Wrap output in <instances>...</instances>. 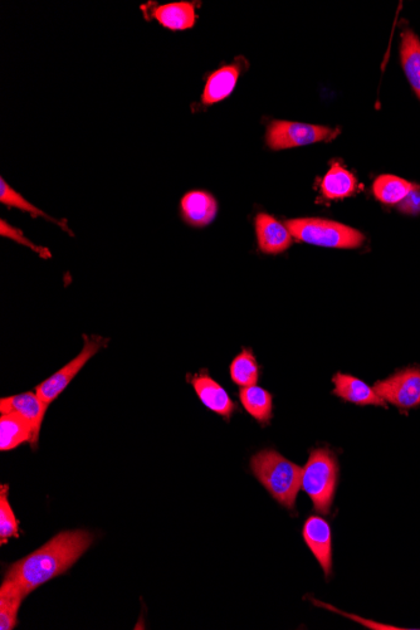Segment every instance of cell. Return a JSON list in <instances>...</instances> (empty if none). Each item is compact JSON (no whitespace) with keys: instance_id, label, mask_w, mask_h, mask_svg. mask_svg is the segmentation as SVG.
Returning a JSON list of instances; mask_svg holds the SVG:
<instances>
[{"instance_id":"1","label":"cell","mask_w":420,"mask_h":630,"mask_svg":"<svg viewBox=\"0 0 420 630\" xmlns=\"http://www.w3.org/2000/svg\"><path fill=\"white\" fill-rule=\"evenodd\" d=\"M92 542L94 535L89 531H63L42 548L9 566L3 583L14 586L27 597L39 586L70 570Z\"/></svg>"},{"instance_id":"2","label":"cell","mask_w":420,"mask_h":630,"mask_svg":"<svg viewBox=\"0 0 420 630\" xmlns=\"http://www.w3.org/2000/svg\"><path fill=\"white\" fill-rule=\"evenodd\" d=\"M251 470L278 503L288 510L295 509L297 493L301 490L300 466L273 449H265L252 457Z\"/></svg>"},{"instance_id":"3","label":"cell","mask_w":420,"mask_h":630,"mask_svg":"<svg viewBox=\"0 0 420 630\" xmlns=\"http://www.w3.org/2000/svg\"><path fill=\"white\" fill-rule=\"evenodd\" d=\"M338 480L339 465L335 454L326 448L312 449L309 461L302 468L301 488L319 514H330Z\"/></svg>"},{"instance_id":"4","label":"cell","mask_w":420,"mask_h":630,"mask_svg":"<svg viewBox=\"0 0 420 630\" xmlns=\"http://www.w3.org/2000/svg\"><path fill=\"white\" fill-rule=\"evenodd\" d=\"M285 224L290 229L292 237L312 246L354 249L361 247L365 241L364 234L358 229L327 219L296 218Z\"/></svg>"},{"instance_id":"5","label":"cell","mask_w":420,"mask_h":630,"mask_svg":"<svg viewBox=\"0 0 420 630\" xmlns=\"http://www.w3.org/2000/svg\"><path fill=\"white\" fill-rule=\"evenodd\" d=\"M340 129L302 124V122L275 120L268 124L266 141L272 150L299 148L315 143H327L338 138Z\"/></svg>"},{"instance_id":"6","label":"cell","mask_w":420,"mask_h":630,"mask_svg":"<svg viewBox=\"0 0 420 630\" xmlns=\"http://www.w3.org/2000/svg\"><path fill=\"white\" fill-rule=\"evenodd\" d=\"M109 343L110 340L102 338V336L83 335V348L81 353L36 388V393L41 397L43 402H46L48 405L55 402L63 393V390L68 387V384L72 382L73 378L80 373L83 366L89 363L101 349L106 348Z\"/></svg>"},{"instance_id":"7","label":"cell","mask_w":420,"mask_h":630,"mask_svg":"<svg viewBox=\"0 0 420 630\" xmlns=\"http://www.w3.org/2000/svg\"><path fill=\"white\" fill-rule=\"evenodd\" d=\"M374 389L384 402H389L395 407L417 408L420 405V369L400 370L390 378L376 383Z\"/></svg>"},{"instance_id":"8","label":"cell","mask_w":420,"mask_h":630,"mask_svg":"<svg viewBox=\"0 0 420 630\" xmlns=\"http://www.w3.org/2000/svg\"><path fill=\"white\" fill-rule=\"evenodd\" d=\"M48 405L43 402L37 393L27 392L13 395V397L2 398L0 400V413H18L27 419L33 427L34 436L31 442L33 449H36L39 442L43 419L46 417Z\"/></svg>"},{"instance_id":"9","label":"cell","mask_w":420,"mask_h":630,"mask_svg":"<svg viewBox=\"0 0 420 630\" xmlns=\"http://www.w3.org/2000/svg\"><path fill=\"white\" fill-rule=\"evenodd\" d=\"M306 545L314 554L317 563L324 570L326 578L332 573V537L331 527L324 517L311 516L302 530Z\"/></svg>"},{"instance_id":"10","label":"cell","mask_w":420,"mask_h":630,"mask_svg":"<svg viewBox=\"0 0 420 630\" xmlns=\"http://www.w3.org/2000/svg\"><path fill=\"white\" fill-rule=\"evenodd\" d=\"M256 234L258 248L265 255H280V253L287 251L292 244L290 229L270 214H257Z\"/></svg>"},{"instance_id":"11","label":"cell","mask_w":420,"mask_h":630,"mask_svg":"<svg viewBox=\"0 0 420 630\" xmlns=\"http://www.w3.org/2000/svg\"><path fill=\"white\" fill-rule=\"evenodd\" d=\"M188 382L192 383L200 402L212 412L231 418L236 404L221 384L210 378L208 374L188 375Z\"/></svg>"},{"instance_id":"12","label":"cell","mask_w":420,"mask_h":630,"mask_svg":"<svg viewBox=\"0 0 420 630\" xmlns=\"http://www.w3.org/2000/svg\"><path fill=\"white\" fill-rule=\"evenodd\" d=\"M182 217L189 226L203 228L214 221L218 213V203L212 194L194 190L184 195L180 202Z\"/></svg>"},{"instance_id":"13","label":"cell","mask_w":420,"mask_h":630,"mask_svg":"<svg viewBox=\"0 0 420 630\" xmlns=\"http://www.w3.org/2000/svg\"><path fill=\"white\" fill-rule=\"evenodd\" d=\"M335 384L334 394L346 402L356 405H376V407H385V402L375 392L374 388H370L363 380L355 378L353 375L338 373L332 379Z\"/></svg>"},{"instance_id":"14","label":"cell","mask_w":420,"mask_h":630,"mask_svg":"<svg viewBox=\"0 0 420 630\" xmlns=\"http://www.w3.org/2000/svg\"><path fill=\"white\" fill-rule=\"evenodd\" d=\"M239 76H241V63L238 62L213 72L205 83L202 104L212 106L227 99L236 87Z\"/></svg>"},{"instance_id":"15","label":"cell","mask_w":420,"mask_h":630,"mask_svg":"<svg viewBox=\"0 0 420 630\" xmlns=\"http://www.w3.org/2000/svg\"><path fill=\"white\" fill-rule=\"evenodd\" d=\"M151 18L156 19L161 26L170 31H187L197 22V11L190 2H175L158 6L150 12Z\"/></svg>"},{"instance_id":"16","label":"cell","mask_w":420,"mask_h":630,"mask_svg":"<svg viewBox=\"0 0 420 630\" xmlns=\"http://www.w3.org/2000/svg\"><path fill=\"white\" fill-rule=\"evenodd\" d=\"M33 436L31 423L21 414L6 413L0 417V451H12L23 443H31Z\"/></svg>"},{"instance_id":"17","label":"cell","mask_w":420,"mask_h":630,"mask_svg":"<svg viewBox=\"0 0 420 630\" xmlns=\"http://www.w3.org/2000/svg\"><path fill=\"white\" fill-rule=\"evenodd\" d=\"M321 193L326 199L338 200L351 197L358 189L355 175L345 169L343 165L334 164L322 178Z\"/></svg>"},{"instance_id":"18","label":"cell","mask_w":420,"mask_h":630,"mask_svg":"<svg viewBox=\"0 0 420 630\" xmlns=\"http://www.w3.org/2000/svg\"><path fill=\"white\" fill-rule=\"evenodd\" d=\"M400 58L405 76L420 100V41L413 31H404L402 34Z\"/></svg>"},{"instance_id":"19","label":"cell","mask_w":420,"mask_h":630,"mask_svg":"<svg viewBox=\"0 0 420 630\" xmlns=\"http://www.w3.org/2000/svg\"><path fill=\"white\" fill-rule=\"evenodd\" d=\"M239 399L244 409L247 410L253 418L262 424H267L272 418V394L266 389L252 385L239 390Z\"/></svg>"},{"instance_id":"20","label":"cell","mask_w":420,"mask_h":630,"mask_svg":"<svg viewBox=\"0 0 420 630\" xmlns=\"http://www.w3.org/2000/svg\"><path fill=\"white\" fill-rule=\"evenodd\" d=\"M415 184L408 182L395 175H380L373 185L375 198L387 205H395L403 202L407 195L412 192Z\"/></svg>"},{"instance_id":"21","label":"cell","mask_w":420,"mask_h":630,"mask_svg":"<svg viewBox=\"0 0 420 630\" xmlns=\"http://www.w3.org/2000/svg\"><path fill=\"white\" fill-rule=\"evenodd\" d=\"M229 373L234 383L241 388L257 385L260 379V366H258L252 350L243 349L242 353L236 356L229 366Z\"/></svg>"},{"instance_id":"22","label":"cell","mask_w":420,"mask_h":630,"mask_svg":"<svg viewBox=\"0 0 420 630\" xmlns=\"http://www.w3.org/2000/svg\"><path fill=\"white\" fill-rule=\"evenodd\" d=\"M0 203L7 205V207H14L19 210H23V212L32 214V217L34 218H45L47 221L57 224V226L61 227L63 231L70 233L71 236H73V233L70 227H67L66 222H61L58 221V219L48 216L47 213L37 208L36 205L29 203L28 200L24 198L22 194L16 192V190H14L11 185L4 180V178L0 179Z\"/></svg>"},{"instance_id":"23","label":"cell","mask_w":420,"mask_h":630,"mask_svg":"<svg viewBox=\"0 0 420 630\" xmlns=\"http://www.w3.org/2000/svg\"><path fill=\"white\" fill-rule=\"evenodd\" d=\"M26 598L17 588L7 583L0 588V629L12 630L18 624L19 607Z\"/></svg>"},{"instance_id":"24","label":"cell","mask_w":420,"mask_h":630,"mask_svg":"<svg viewBox=\"0 0 420 630\" xmlns=\"http://www.w3.org/2000/svg\"><path fill=\"white\" fill-rule=\"evenodd\" d=\"M9 486L0 490V544H7L11 537H19V521L12 510L8 498Z\"/></svg>"},{"instance_id":"25","label":"cell","mask_w":420,"mask_h":630,"mask_svg":"<svg viewBox=\"0 0 420 630\" xmlns=\"http://www.w3.org/2000/svg\"><path fill=\"white\" fill-rule=\"evenodd\" d=\"M0 236L12 239V241L19 244H23L24 247L31 248L33 252L38 253L39 257H52L50 249L42 246H37V244H34L31 241V239H28L26 236H24L21 229L13 227L12 224L7 223L6 221H4V219L0 221Z\"/></svg>"},{"instance_id":"26","label":"cell","mask_w":420,"mask_h":630,"mask_svg":"<svg viewBox=\"0 0 420 630\" xmlns=\"http://www.w3.org/2000/svg\"><path fill=\"white\" fill-rule=\"evenodd\" d=\"M400 212L409 214V216H418L420 214V188L415 184L414 189L407 195V198L399 204Z\"/></svg>"}]
</instances>
